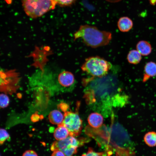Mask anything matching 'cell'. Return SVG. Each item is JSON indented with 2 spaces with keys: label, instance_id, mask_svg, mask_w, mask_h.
Here are the masks:
<instances>
[{
  "label": "cell",
  "instance_id": "1",
  "mask_svg": "<svg viewBox=\"0 0 156 156\" xmlns=\"http://www.w3.org/2000/svg\"><path fill=\"white\" fill-rule=\"evenodd\" d=\"M82 83L86 103L105 116L112 113L113 107L121 104L122 97L116 92V79L112 74L83 78Z\"/></svg>",
  "mask_w": 156,
  "mask_h": 156
},
{
  "label": "cell",
  "instance_id": "3",
  "mask_svg": "<svg viewBox=\"0 0 156 156\" xmlns=\"http://www.w3.org/2000/svg\"><path fill=\"white\" fill-rule=\"evenodd\" d=\"M73 36L74 40L81 38L86 46L94 48L108 45L112 37L110 32L86 24L81 25Z\"/></svg>",
  "mask_w": 156,
  "mask_h": 156
},
{
  "label": "cell",
  "instance_id": "10",
  "mask_svg": "<svg viewBox=\"0 0 156 156\" xmlns=\"http://www.w3.org/2000/svg\"><path fill=\"white\" fill-rule=\"evenodd\" d=\"M133 25L132 20L127 16L120 18L117 23V26L119 30L122 32H127L130 30Z\"/></svg>",
  "mask_w": 156,
  "mask_h": 156
},
{
  "label": "cell",
  "instance_id": "12",
  "mask_svg": "<svg viewBox=\"0 0 156 156\" xmlns=\"http://www.w3.org/2000/svg\"><path fill=\"white\" fill-rule=\"evenodd\" d=\"M69 135L68 130L63 123L58 125L53 133L54 138L57 140L65 139L68 137Z\"/></svg>",
  "mask_w": 156,
  "mask_h": 156
},
{
  "label": "cell",
  "instance_id": "26",
  "mask_svg": "<svg viewBox=\"0 0 156 156\" xmlns=\"http://www.w3.org/2000/svg\"><path fill=\"white\" fill-rule=\"evenodd\" d=\"M102 156H109L105 152V153H104L103 155H102Z\"/></svg>",
  "mask_w": 156,
  "mask_h": 156
},
{
  "label": "cell",
  "instance_id": "18",
  "mask_svg": "<svg viewBox=\"0 0 156 156\" xmlns=\"http://www.w3.org/2000/svg\"><path fill=\"white\" fill-rule=\"evenodd\" d=\"M0 107L2 108H5L8 105L9 103V99L6 95L1 94L0 96Z\"/></svg>",
  "mask_w": 156,
  "mask_h": 156
},
{
  "label": "cell",
  "instance_id": "23",
  "mask_svg": "<svg viewBox=\"0 0 156 156\" xmlns=\"http://www.w3.org/2000/svg\"><path fill=\"white\" fill-rule=\"evenodd\" d=\"M111 3H115L118 2L121 0H105Z\"/></svg>",
  "mask_w": 156,
  "mask_h": 156
},
{
  "label": "cell",
  "instance_id": "11",
  "mask_svg": "<svg viewBox=\"0 0 156 156\" xmlns=\"http://www.w3.org/2000/svg\"><path fill=\"white\" fill-rule=\"evenodd\" d=\"M144 71L143 82L146 81L150 77L156 75V64L153 62H148L144 66Z\"/></svg>",
  "mask_w": 156,
  "mask_h": 156
},
{
  "label": "cell",
  "instance_id": "17",
  "mask_svg": "<svg viewBox=\"0 0 156 156\" xmlns=\"http://www.w3.org/2000/svg\"><path fill=\"white\" fill-rule=\"evenodd\" d=\"M56 5L61 6H70L74 3L76 0H52Z\"/></svg>",
  "mask_w": 156,
  "mask_h": 156
},
{
  "label": "cell",
  "instance_id": "16",
  "mask_svg": "<svg viewBox=\"0 0 156 156\" xmlns=\"http://www.w3.org/2000/svg\"><path fill=\"white\" fill-rule=\"evenodd\" d=\"M145 143L148 146L153 147L156 146V132L149 131L145 134L144 137Z\"/></svg>",
  "mask_w": 156,
  "mask_h": 156
},
{
  "label": "cell",
  "instance_id": "19",
  "mask_svg": "<svg viewBox=\"0 0 156 156\" xmlns=\"http://www.w3.org/2000/svg\"><path fill=\"white\" fill-rule=\"evenodd\" d=\"M0 143L2 145L7 139L9 138L10 136L7 131L3 129H0Z\"/></svg>",
  "mask_w": 156,
  "mask_h": 156
},
{
  "label": "cell",
  "instance_id": "8",
  "mask_svg": "<svg viewBox=\"0 0 156 156\" xmlns=\"http://www.w3.org/2000/svg\"><path fill=\"white\" fill-rule=\"evenodd\" d=\"M57 80L59 84L65 88H72L74 86L75 81L73 74L70 72L65 70L58 74Z\"/></svg>",
  "mask_w": 156,
  "mask_h": 156
},
{
  "label": "cell",
  "instance_id": "6",
  "mask_svg": "<svg viewBox=\"0 0 156 156\" xmlns=\"http://www.w3.org/2000/svg\"><path fill=\"white\" fill-rule=\"evenodd\" d=\"M26 14L32 18L42 16L54 9L56 5L52 0H21Z\"/></svg>",
  "mask_w": 156,
  "mask_h": 156
},
{
  "label": "cell",
  "instance_id": "21",
  "mask_svg": "<svg viewBox=\"0 0 156 156\" xmlns=\"http://www.w3.org/2000/svg\"><path fill=\"white\" fill-rule=\"evenodd\" d=\"M22 156H38L36 153L32 150H28L25 151Z\"/></svg>",
  "mask_w": 156,
  "mask_h": 156
},
{
  "label": "cell",
  "instance_id": "14",
  "mask_svg": "<svg viewBox=\"0 0 156 156\" xmlns=\"http://www.w3.org/2000/svg\"><path fill=\"white\" fill-rule=\"evenodd\" d=\"M64 117V115L57 110L51 111L48 116L49 120L51 123L58 125L62 124Z\"/></svg>",
  "mask_w": 156,
  "mask_h": 156
},
{
  "label": "cell",
  "instance_id": "22",
  "mask_svg": "<svg viewBox=\"0 0 156 156\" xmlns=\"http://www.w3.org/2000/svg\"><path fill=\"white\" fill-rule=\"evenodd\" d=\"M51 156H66V155L62 151L56 150L53 151Z\"/></svg>",
  "mask_w": 156,
  "mask_h": 156
},
{
  "label": "cell",
  "instance_id": "9",
  "mask_svg": "<svg viewBox=\"0 0 156 156\" xmlns=\"http://www.w3.org/2000/svg\"><path fill=\"white\" fill-rule=\"evenodd\" d=\"M103 120V116L97 112L91 114L88 116V119L89 125L94 128H98L102 126Z\"/></svg>",
  "mask_w": 156,
  "mask_h": 156
},
{
  "label": "cell",
  "instance_id": "2",
  "mask_svg": "<svg viewBox=\"0 0 156 156\" xmlns=\"http://www.w3.org/2000/svg\"><path fill=\"white\" fill-rule=\"evenodd\" d=\"M114 120L112 112L110 127H106L101 134L100 146L105 150L109 156L114 153L116 156H135V148L133 144L119 126L114 123Z\"/></svg>",
  "mask_w": 156,
  "mask_h": 156
},
{
  "label": "cell",
  "instance_id": "15",
  "mask_svg": "<svg viewBox=\"0 0 156 156\" xmlns=\"http://www.w3.org/2000/svg\"><path fill=\"white\" fill-rule=\"evenodd\" d=\"M127 58L130 63L136 64L141 61L142 59L141 55L137 50H132L128 53Z\"/></svg>",
  "mask_w": 156,
  "mask_h": 156
},
{
  "label": "cell",
  "instance_id": "5",
  "mask_svg": "<svg viewBox=\"0 0 156 156\" xmlns=\"http://www.w3.org/2000/svg\"><path fill=\"white\" fill-rule=\"evenodd\" d=\"M75 112L71 111L69 109V105L66 103L62 106L61 109L64 112L63 124L67 129L69 135L77 136L80 134L82 128V121L79 114V110L80 103H77Z\"/></svg>",
  "mask_w": 156,
  "mask_h": 156
},
{
  "label": "cell",
  "instance_id": "7",
  "mask_svg": "<svg viewBox=\"0 0 156 156\" xmlns=\"http://www.w3.org/2000/svg\"><path fill=\"white\" fill-rule=\"evenodd\" d=\"M90 139L87 138H77L70 136L65 139L54 142L51 145L50 149L52 151L60 150L66 156H73L77 152L78 147L88 143Z\"/></svg>",
  "mask_w": 156,
  "mask_h": 156
},
{
  "label": "cell",
  "instance_id": "25",
  "mask_svg": "<svg viewBox=\"0 0 156 156\" xmlns=\"http://www.w3.org/2000/svg\"><path fill=\"white\" fill-rule=\"evenodd\" d=\"M8 4H10L12 2L13 0H4Z\"/></svg>",
  "mask_w": 156,
  "mask_h": 156
},
{
  "label": "cell",
  "instance_id": "20",
  "mask_svg": "<svg viewBox=\"0 0 156 156\" xmlns=\"http://www.w3.org/2000/svg\"><path fill=\"white\" fill-rule=\"evenodd\" d=\"M103 152H98L95 151L91 148H89L87 152L83 154L81 156H102Z\"/></svg>",
  "mask_w": 156,
  "mask_h": 156
},
{
  "label": "cell",
  "instance_id": "4",
  "mask_svg": "<svg viewBox=\"0 0 156 156\" xmlns=\"http://www.w3.org/2000/svg\"><path fill=\"white\" fill-rule=\"evenodd\" d=\"M112 67L110 62L99 56H95L86 58L81 69L91 77H100L108 73Z\"/></svg>",
  "mask_w": 156,
  "mask_h": 156
},
{
  "label": "cell",
  "instance_id": "13",
  "mask_svg": "<svg viewBox=\"0 0 156 156\" xmlns=\"http://www.w3.org/2000/svg\"><path fill=\"white\" fill-rule=\"evenodd\" d=\"M137 50L143 56H147L151 53L152 47L151 44L145 40H141L137 44Z\"/></svg>",
  "mask_w": 156,
  "mask_h": 156
},
{
  "label": "cell",
  "instance_id": "24",
  "mask_svg": "<svg viewBox=\"0 0 156 156\" xmlns=\"http://www.w3.org/2000/svg\"><path fill=\"white\" fill-rule=\"evenodd\" d=\"M150 4L153 5L156 3V0H149Z\"/></svg>",
  "mask_w": 156,
  "mask_h": 156
}]
</instances>
